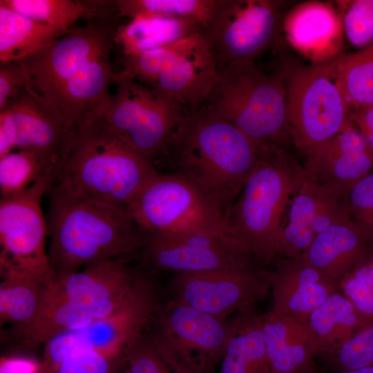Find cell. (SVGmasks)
Wrapping results in <instances>:
<instances>
[{"instance_id":"obj_8","label":"cell","mask_w":373,"mask_h":373,"mask_svg":"<svg viewBox=\"0 0 373 373\" xmlns=\"http://www.w3.org/2000/svg\"><path fill=\"white\" fill-rule=\"evenodd\" d=\"M128 208L143 233H208L236 240L218 204L175 172L152 177Z\"/></svg>"},{"instance_id":"obj_28","label":"cell","mask_w":373,"mask_h":373,"mask_svg":"<svg viewBox=\"0 0 373 373\" xmlns=\"http://www.w3.org/2000/svg\"><path fill=\"white\" fill-rule=\"evenodd\" d=\"M327 193L310 178L303 184L291 202L288 221L283 226L277 258H296L307 252L316 236L312 229L315 211Z\"/></svg>"},{"instance_id":"obj_10","label":"cell","mask_w":373,"mask_h":373,"mask_svg":"<svg viewBox=\"0 0 373 373\" xmlns=\"http://www.w3.org/2000/svg\"><path fill=\"white\" fill-rule=\"evenodd\" d=\"M128 69L135 79L190 112L206 101L219 73L200 32L132 56Z\"/></svg>"},{"instance_id":"obj_21","label":"cell","mask_w":373,"mask_h":373,"mask_svg":"<svg viewBox=\"0 0 373 373\" xmlns=\"http://www.w3.org/2000/svg\"><path fill=\"white\" fill-rule=\"evenodd\" d=\"M372 246L373 238L350 218L318 233L305 256L334 291L341 292L345 279L366 264Z\"/></svg>"},{"instance_id":"obj_13","label":"cell","mask_w":373,"mask_h":373,"mask_svg":"<svg viewBox=\"0 0 373 373\" xmlns=\"http://www.w3.org/2000/svg\"><path fill=\"white\" fill-rule=\"evenodd\" d=\"M115 9L71 28L22 60L28 87L48 99L90 61L110 54L119 26Z\"/></svg>"},{"instance_id":"obj_22","label":"cell","mask_w":373,"mask_h":373,"mask_svg":"<svg viewBox=\"0 0 373 373\" xmlns=\"http://www.w3.org/2000/svg\"><path fill=\"white\" fill-rule=\"evenodd\" d=\"M261 327L271 373H313L319 356L307 318L270 311L261 316Z\"/></svg>"},{"instance_id":"obj_3","label":"cell","mask_w":373,"mask_h":373,"mask_svg":"<svg viewBox=\"0 0 373 373\" xmlns=\"http://www.w3.org/2000/svg\"><path fill=\"white\" fill-rule=\"evenodd\" d=\"M48 194L47 254L55 274L76 271L139 249L142 233L128 207L73 195L54 186Z\"/></svg>"},{"instance_id":"obj_39","label":"cell","mask_w":373,"mask_h":373,"mask_svg":"<svg viewBox=\"0 0 373 373\" xmlns=\"http://www.w3.org/2000/svg\"><path fill=\"white\" fill-rule=\"evenodd\" d=\"M125 354L128 370L131 373H173L145 332L127 348Z\"/></svg>"},{"instance_id":"obj_32","label":"cell","mask_w":373,"mask_h":373,"mask_svg":"<svg viewBox=\"0 0 373 373\" xmlns=\"http://www.w3.org/2000/svg\"><path fill=\"white\" fill-rule=\"evenodd\" d=\"M59 166L46 156L28 150H14L0 157L1 198L19 194Z\"/></svg>"},{"instance_id":"obj_24","label":"cell","mask_w":373,"mask_h":373,"mask_svg":"<svg viewBox=\"0 0 373 373\" xmlns=\"http://www.w3.org/2000/svg\"><path fill=\"white\" fill-rule=\"evenodd\" d=\"M319 356L328 354L359 331L373 324L341 292H334L307 316Z\"/></svg>"},{"instance_id":"obj_2","label":"cell","mask_w":373,"mask_h":373,"mask_svg":"<svg viewBox=\"0 0 373 373\" xmlns=\"http://www.w3.org/2000/svg\"><path fill=\"white\" fill-rule=\"evenodd\" d=\"M157 173L154 161L122 142L97 115L71 128L53 186L82 198L128 207Z\"/></svg>"},{"instance_id":"obj_1","label":"cell","mask_w":373,"mask_h":373,"mask_svg":"<svg viewBox=\"0 0 373 373\" xmlns=\"http://www.w3.org/2000/svg\"><path fill=\"white\" fill-rule=\"evenodd\" d=\"M262 149L232 124L200 106L181 123L166 156L175 172L201 188L227 218Z\"/></svg>"},{"instance_id":"obj_46","label":"cell","mask_w":373,"mask_h":373,"mask_svg":"<svg viewBox=\"0 0 373 373\" xmlns=\"http://www.w3.org/2000/svg\"><path fill=\"white\" fill-rule=\"evenodd\" d=\"M116 373H118V372H116ZM124 373H131L130 371L128 370H127Z\"/></svg>"},{"instance_id":"obj_11","label":"cell","mask_w":373,"mask_h":373,"mask_svg":"<svg viewBox=\"0 0 373 373\" xmlns=\"http://www.w3.org/2000/svg\"><path fill=\"white\" fill-rule=\"evenodd\" d=\"M286 1L220 0L200 33L219 69L255 61L269 50L280 48Z\"/></svg>"},{"instance_id":"obj_26","label":"cell","mask_w":373,"mask_h":373,"mask_svg":"<svg viewBox=\"0 0 373 373\" xmlns=\"http://www.w3.org/2000/svg\"><path fill=\"white\" fill-rule=\"evenodd\" d=\"M69 31L34 21L0 4L1 63L22 61Z\"/></svg>"},{"instance_id":"obj_9","label":"cell","mask_w":373,"mask_h":373,"mask_svg":"<svg viewBox=\"0 0 373 373\" xmlns=\"http://www.w3.org/2000/svg\"><path fill=\"white\" fill-rule=\"evenodd\" d=\"M101 115L122 142L153 161L166 155L176 131L190 113L153 88L119 73Z\"/></svg>"},{"instance_id":"obj_40","label":"cell","mask_w":373,"mask_h":373,"mask_svg":"<svg viewBox=\"0 0 373 373\" xmlns=\"http://www.w3.org/2000/svg\"><path fill=\"white\" fill-rule=\"evenodd\" d=\"M350 219L344 195L326 194L318 203L312 221L316 235L329 227Z\"/></svg>"},{"instance_id":"obj_4","label":"cell","mask_w":373,"mask_h":373,"mask_svg":"<svg viewBox=\"0 0 373 373\" xmlns=\"http://www.w3.org/2000/svg\"><path fill=\"white\" fill-rule=\"evenodd\" d=\"M308 179L305 166L285 147L262 145L257 165L227 214L233 236L256 262L277 259L283 216Z\"/></svg>"},{"instance_id":"obj_42","label":"cell","mask_w":373,"mask_h":373,"mask_svg":"<svg viewBox=\"0 0 373 373\" xmlns=\"http://www.w3.org/2000/svg\"><path fill=\"white\" fill-rule=\"evenodd\" d=\"M41 361L25 356H1L0 373H38Z\"/></svg>"},{"instance_id":"obj_33","label":"cell","mask_w":373,"mask_h":373,"mask_svg":"<svg viewBox=\"0 0 373 373\" xmlns=\"http://www.w3.org/2000/svg\"><path fill=\"white\" fill-rule=\"evenodd\" d=\"M220 0H117L120 18L164 17L190 18L204 26L212 18Z\"/></svg>"},{"instance_id":"obj_23","label":"cell","mask_w":373,"mask_h":373,"mask_svg":"<svg viewBox=\"0 0 373 373\" xmlns=\"http://www.w3.org/2000/svg\"><path fill=\"white\" fill-rule=\"evenodd\" d=\"M270 288L271 312L306 318L336 292L305 254L296 258H277L270 271Z\"/></svg>"},{"instance_id":"obj_5","label":"cell","mask_w":373,"mask_h":373,"mask_svg":"<svg viewBox=\"0 0 373 373\" xmlns=\"http://www.w3.org/2000/svg\"><path fill=\"white\" fill-rule=\"evenodd\" d=\"M203 106L260 145L281 147L292 142L285 90L279 72L267 74L255 63L219 69Z\"/></svg>"},{"instance_id":"obj_43","label":"cell","mask_w":373,"mask_h":373,"mask_svg":"<svg viewBox=\"0 0 373 373\" xmlns=\"http://www.w3.org/2000/svg\"><path fill=\"white\" fill-rule=\"evenodd\" d=\"M352 119L363 135H373V106L352 110Z\"/></svg>"},{"instance_id":"obj_17","label":"cell","mask_w":373,"mask_h":373,"mask_svg":"<svg viewBox=\"0 0 373 373\" xmlns=\"http://www.w3.org/2000/svg\"><path fill=\"white\" fill-rule=\"evenodd\" d=\"M70 135L71 128L57 108L27 84L0 110V157L28 150L60 166Z\"/></svg>"},{"instance_id":"obj_15","label":"cell","mask_w":373,"mask_h":373,"mask_svg":"<svg viewBox=\"0 0 373 373\" xmlns=\"http://www.w3.org/2000/svg\"><path fill=\"white\" fill-rule=\"evenodd\" d=\"M254 262L230 269L175 273L171 299L223 320L235 312H253L270 289V272Z\"/></svg>"},{"instance_id":"obj_34","label":"cell","mask_w":373,"mask_h":373,"mask_svg":"<svg viewBox=\"0 0 373 373\" xmlns=\"http://www.w3.org/2000/svg\"><path fill=\"white\" fill-rule=\"evenodd\" d=\"M343 26L345 38L359 50L373 44V0L333 1Z\"/></svg>"},{"instance_id":"obj_45","label":"cell","mask_w":373,"mask_h":373,"mask_svg":"<svg viewBox=\"0 0 373 373\" xmlns=\"http://www.w3.org/2000/svg\"><path fill=\"white\" fill-rule=\"evenodd\" d=\"M38 373H46L44 368H43V366L41 367V370H39V372Z\"/></svg>"},{"instance_id":"obj_14","label":"cell","mask_w":373,"mask_h":373,"mask_svg":"<svg viewBox=\"0 0 373 373\" xmlns=\"http://www.w3.org/2000/svg\"><path fill=\"white\" fill-rule=\"evenodd\" d=\"M49 173L24 191L0 200V265L36 275L47 282L55 272L47 250L48 235L41 200L55 182Z\"/></svg>"},{"instance_id":"obj_6","label":"cell","mask_w":373,"mask_h":373,"mask_svg":"<svg viewBox=\"0 0 373 373\" xmlns=\"http://www.w3.org/2000/svg\"><path fill=\"white\" fill-rule=\"evenodd\" d=\"M333 61L307 65L296 58L280 56L279 73L292 143L305 160L353 123L352 108L334 77Z\"/></svg>"},{"instance_id":"obj_29","label":"cell","mask_w":373,"mask_h":373,"mask_svg":"<svg viewBox=\"0 0 373 373\" xmlns=\"http://www.w3.org/2000/svg\"><path fill=\"white\" fill-rule=\"evenodd\" d=\"M0 4L64 31H69L80 19L90 20L115 8L114 1L1 0Z\"/></svg>"},{"instance_id":"obj_16","label":"cell","mask_w":373,"mask_h":373,"mask_svg":"<svg viewBox=\"0 0 373 373\" xmlns=\"http://www.w3.org/2000/svg\"><path fill=\"white\" fill-rule=\"evenodd\" d=\"M139 249L152 271L230 269L256 262L236 239L208 233H142Z\"/></svg>"},{"instance_id":"obj_38","label":"cell","mask_w":373,"mask_h":373,"mask_svg":"<svg viewBox=\"0 0 373 373\" xmlns=\"http://www.w3.org/2000/svg\"><path fill=\"white\" fill-rule=\"evenodd\" d=\"M362 314L373 321V265L356 269L343 282L341 292Z\"/></svg>"},{"instance_id":"obj_44","label":"cell","mask_w":373,"mask_h":373,"mask_svg":"<svg viewBox=\"0 0 373 373\" xmlns=\"http://www.w3.org/2000/svg\"><path fill=\"white\" fill-rule=\"evenodd\" d=\"M313 373H317L316 371ZM335 373H373V365L367 366L353 370L343 371Z\"/></svg>"},{"instance_id":"obj_25","label":"cell","mask_w":373,"mask_h":373,"mask_svg":"<svg viewBox=\"0 0 373 373\" xmlns=\"http://www.w3.org/2000/svg\"><path fill=\"white\" fill-rule=\"evenodd\" d=\"M202 28L200 22L190 18L137 17L119 26L115 43L122 54L133 55L171 45L200 32Z\"/></svg>"},{"instance_id":"obj_20","label":"cell","mask_w":373,"mask_h":373,"mask_svg":"<svg viewBox=\"0 0 373 373\" xmlns=\"http://www.w3.org/2000/svg\"><path fill=\"white\" fill-rule=\"evenodd\" d=\"M283 36L311 64L330 62L343 53V26L333 1L295 5L284 17Z\"/></svg>"},{"instance_id":"obj_35","label":"cell","mask_w":373,"mask_h":373,"mask_svg":"<svg viewBox=\"0 0 373 373\" xmlns=\"http://www.w3.org/2000/svg\"><path fill=\"white\" fill-rule=\"evenodd\" d=\"M322 357L325 367L332 373L373 365V324Z\"/></svg>"},{"instance_id":"obj_36","label":"cell","mask_w":373,"mask_h":373,"mask_svg":"<svg viewBox=\"0 0 373 373\" xmlns=\"http://www.w3.org/2000/svg\"><path fill=\"white\" fill-rule=\"evenodd\" d=\"M126 352L90 351L64 358L48 373H116L126 364Z\"/></svg>"},{"instance_id":"obj_12","label":"cell","mask_w":373,"mask_h":373,"mask_svg":"<svg viewBox=\"0 0 373 373\" xmlns=\"http://www.w3.org/2000/svg\"><path fill=\"white\" fill-rule=\"evenodd\" d=\"M160 304L151 278L137 273L127 299L114 313L86 327L57 334L44 345V371L51 372L64 358L78 353L126 352L144 334Z\"/></svg>"},{"instance_id":"obj_37","label":"cell","mask_w":373,"mask_h":373,"mask_svg":"<svg viewBox=\"0 0 373 373\" xmlns=\"http://www.w3.org/2000/svg\"><path fill=\"white\" fill-rule=\"evenodd\" d=\"M344 199L350 218L373 238V172L356 183Z\"/></svg>"},{"instance_id":"obj_7","label":"cell","mask_w":373,"mask_h":373,"mask_svg":"<svg viewBox=\"0 0 373 373\" xmlns=\"http://www.w3.org/2000/svg\"><path fill=\"white\" fill-rule=\"evenodd\" d=\"M240 321L223 320L171 299L160 304L147 336L173 373H214Z\"/></svg>"},{"instance_id":"obj_41","label":"cell","mask_w":373,"mask_h":373,"mask_svg":"<svg viewBox=\"0 0 373 373\" xmlns=\"http://www.w3.org/2000/svg\"><path fill=\"white\" fill-rule=\"evenodd\" d=\"M27 84V75L21 61L1 63L0 110Z\"/></svg>"},{"instance_id":"obj_27","label":"cell","mask_w":373,"mask_h":373,"mask_svg":"<svg viewBox=\"0 0 373 373\" xmlns=\"http://www.w3.org/2000/svg\"><path fill=\"white\" fill-rule=\"evenodd\" d=\"M0 325L23 326L37 314L46 280L15 267L0 265Z\"/></svg>"},{"instance_id":"obj_30","label":"cell","mask_w":373,"mask_h":373,"mask_svg":"<svg viewBox=\"0 0 373 373\" xmlns=\"http://www.w3.org/2000/svg\"><path fill=\"white\" fill-rule=\"evenodd\" d=\"M220 373H271L263 341L261 316L240 314V321L229 338Z\"/></svg>"},{"instance_id":"obj_18","label":"cell","mask_w":373,"mask_h":373,"mask_svg":"<svg viewBox=\"0 0 373 373\" xmlns=\"http://www.w3.org/2000/svg\"><path fill=\"white\" fill-rule=\"evenodd\" d=\"M135 275L119 259L94 263L73 272L55 274L44 287L38 311L58 307L85 308L125 296Z\"/></svg>"},{"instance_id":"obj_31","label":"cell","mask_w":373,"mask_h":373,"mask_svg":"<svg viewBox=\"0 0 373 373\" xmlns=\"http://www.w3.org/2000/svg\"><path fill=\"white\" fill-rule=\"evenodd\" d=\"M335 81L352 110L373 106V44L333 61Z\"/></svg>"},{"instance_id":"obj_19","label":"cell","mask_w":373,"mask_h":373,"mask_svg":"<svg viewBox=\"0 0 373 373\" xmlns=\"http://www.w3.org/2000/svg\"><path fill=\"white\" fill-rule=\"evenodd\" d=\"M309 178L329 193L344 195L373 169V155L354 123L329 139L306 159Z\"/></svg>"}]
</instances>
